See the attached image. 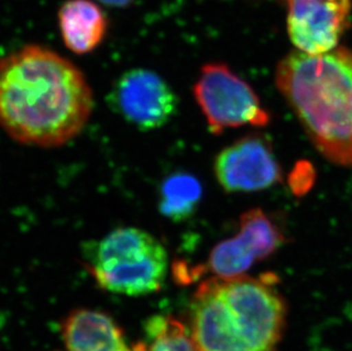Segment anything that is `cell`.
Instances as JSON below:
<instances>
[{"mask_svg": "<svg viewBox=\"0 0 352 351\" xmlns=\"http://www.w3.org/2000/svg\"><path fill=\"white\" fill-rule=\"evenodd\" d=\"M58 25L65 46L78 54L91 53L103 43L109 21L90 0H67L58 10Z\"/></svg>", "mask_w": 352, "mask_h": 351, "instance_id": "cell-10", "label": "cell"}, {"mask_svg": "<svg viewBox=\"0 0 352 351\" xmlns=\"http://www.w3.org/2000/svg\"><path fill=\"white\" fill-rule=\"evenodd\" d=\"M82 257L100 288L128 297L159 291L168 273L166 248L155 236L137 227H120L85 243Z\"/></svg>", "mask_w": 352, "mask_h": 351, "instance_id": "cell-4", "label": "cell"}, {"mask_svg": "<svg viewBox=\"0 0 352 351\" xmlns=\"http://www.w3.org/2000/svg\"><path fill=\"white\" fill-rule=\"evenodd\" d=\"M287 32L293 46L309 55L339 47L348 27L351 0H285Z\"/></svg>", "mask_w": 352, "mask_h": 351, "instance_id": "cell-8", "label": "cell"}, {"mask_svg": "<svg viewBox=\"0 0 352 351\" xmlns=\"http://www.w3.org/2000/svg\"><path fill=\"white\" fill-rule=\"evenodd\" d=\"M109 105L136 129L151 131L173 119L178 109V97L157 72L131 69L122 73L111 88Z\"/></svg>", "mask_w": 352, "mask_h": 351, "instance_id": "cell-6", "label": "cell"}, {"mask_svg": "<svg viewBox=\"0 0 352 351\" xmlns=\"http://www.w3.org/2000/svg\"><path fill=\"white\" fill-rule=\"evenodd\" d=\"M202 196V184L197 177L185 171H177L168 176L161 184L160 212L169 220L184 222L195 213Z\"/></svg>", "mask_w": 352, "mask_h": 351, "instance_id": "cell-11", "label": "cell"}, {"mask_svg": "<svg viewBox=\"0 0 352 351\" xmlns=\"http://www.w3.org/2000/svg\"><path fill=\"white\" fill-rule=\"evenodd\" d=\"M146 342H140L136 351H195L190 333L179 321L166 316H154L145 324Z\"/></svg>", "mask_w": 352, "mask_h": 351, "instance_id": "cell-13", "label": "cell"}, {"mask_svg": "<svg viewBox=\"0 0 352 351\" xmlns=\"http://www.w3.org/2000/svg\"><path fill=\"white\" fill-rule=\"evenodd\" d=\"M239 229L248 233L254 240L263 260L274 255L286 241L285 236L273 219L258 208L241 215Z\"/></svg>", "mask_w": 352, "mask_h": 351, "instance_id": "cell-14", "label": "cell"}, {"mask_svg": "<svg viewBox=\"0 0 352 351\" xmlns=\"http://www.w3.org/2000/svg\"><path fill=\"white\" fill-rule=\"evenodd\" d=\"M64 341L69 351H136L107 314L79 309L65 319Z\"/></svg>", "mask_w": 352, "mask_h": 351, "instance_id": "cell-9", "label": "cell"}, {"mask_svg": "<svg viewBox=\"0 0 352 351\" xmlns=\"http://www.w3.org/2000/svg\"><path fill=\"white\" fill-rule=\"evenodd\" d=\"M194 97L211 133L230 128L266 127L270 114L249 83L223 63L206 64L194 85Z\"/></svg>", "mask_w": 352, "mask_h": 351, "instance_id": "cell-5", "label": "cell"}, {"mask_svg": "<svg viewBox=\"0 0 352 351\" xmlns=\"http://www.w3.org/2000/svg\"><path fill=\"white\" fill-rule=\"evenodd\" d=\"M190 318L195 351H277L286 304L273 276L213 277L194 293Z\"/></svg>", "mask_w": 352, "mask_h": 351, "instance_id": "cell-3", "label": "cell"}, {"mask_svg": "<svg viewBox=\"0 0 352 351\" xmlns=\"http://www.w3.org/2000/svg\"><path fill=\"white\" fill-rule=\"evenodd\" d=\"M100 3L107 5V6L116 7V8H123V7L129 6L133 3V0H97Z\"/></svg>", "mask_w": 352, "mask_h": 351, "instance_id": "cell-15", "label": "cell"}, {"mask_svg": "<svg viewBox=\"0 0 352 351\" xmlns=\"http://www.w3.org/2000/svg\"><path fill=\"white\" fill-rule=\"evenodd\" d=\"M93 109L86 76L53 50L34 45L0 60V127L12 140L65 145L82 131Z\"/></svg>", "mask_w": 352, "mask_h": 351, "instance_id": "cell-1", "label": "cell"}, {"mask_svg": "<svg viewBox=\"0 0 352 351\" xmlns=\"http://www.w3.org/2000/svg\"><path fill=\"white\" fill-rule=\"evenodd\" d=\"M275 83L317 151L352 167V50L292 52L276 67Z\"/></svg>", "mask_w": 352, "mask_h": 351, "instance_id": "cell-2", "label": "cell"}, {"mask_svg": "<svg viewBox=\"0 0 352 351\" xmlns=\"http://www.w3.org/2000/svg\"><path fill=\"white\" fill-rule=\"evenodd\" d=\"M214 175L227 193L259 192L283 180L273 146L260 134L242 137L220 151Z\"/></svg>", "mask_w": 352, "mask_h": 351, "instance_id": "cell-7", "label": "cell"}, {"mask_svg": "<svg viewBox=\"0 0 352 351\" xmlns=\"http://www.w3.org/2000/svg\"><path fill=\"white\" fill-rule=\"evenodd\" d=\"M261 260L256 243L246 233L223 240L211 250L206 268L217 279H236L245 275L253 264Z\"/></svg>", "mask_w": 352, "mask_h": 351, "instance_id": "cell-12", "label": "cell"}]
</instances>
